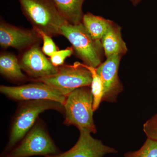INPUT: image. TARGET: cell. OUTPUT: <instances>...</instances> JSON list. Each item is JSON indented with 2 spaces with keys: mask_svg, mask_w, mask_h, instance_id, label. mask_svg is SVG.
Wrapping results in <instances>:
<instances>
[{
  "mask_svg": "<svg viewBox=\"0 0 157 157\" xmlns=\"http://www.w3.org/2000/svg\"><path fill=\"white\" fill-rule=\"evenodd\" d=\"M79 131V138L72 148L65 152L45 157H103L108 154L117 152L115 148L104 145L101 140L92 137L91 132L86 129Z\"/></svg>",
  "mask_w": 157,
  "mask_h": 157,
  "instance_id": "10",
  "label": "cell"
},
{
  "mask_svg": "<svg viewBox=\"0 0 157 157\" xmlns=\"http://www.w3.org/2000/svg\"><path fill=\"white\" fill-rule=\"evenodd\" d=\"M0 92L9 99L15 101L51 100L64 105L67 97L50 86L40 82L19 86H0Z\"/></svg>",
  "mask_w": 157,
  "mask_h": 157,
  "instance_id": "7",
  "label": "cell"
},
{
  "mask_svg": "<svg viewBox=\"0 0 157 157\" xmlns=\"http://www.w3.org/2000/svg\"><path fill=\"white\" fill-rule=\"evenodd\" d=\"M18 1L34 30L42 31L51 37L61 35L62 26L67 22L51 0Z\"/></svg>",
  "mask_w": 157,
  "mask_h": 157,
  "instance_id": "2",
  "label": "cell"
},
{
  "mask_svg": "<svg viewBox=\"0 0 157 157\" xmlns=\"http://www.w3.org/2000/svg\"><path fill=\"white\" fill-rule=\"evenodd\" d=\"M66 125L85 129L91 133L97 132L93 119V97L89 86L74 90L67 97L64 104Z\"/></svg>",
  "mask_w": 157,
  "mask_h": 157,
  "instance_id": "3",
  "label": "cell"
},
{
  "mask_svg": "<svg viewBox=\"0 0 157 157\" xmlns=\"http://www.w3.org/2000/svg\"><path fill=\"white\" fill-rule=\"evenodd\" d=\"M74 52L72 47H68L65 49L57 50L52 53L50 57L51 63L54 67H61L64 63L65 59L72 55Z\"/></svg>",
  "mask_w": 157,
  "mask_h": 157,
  "instance_id": "18",
  "label": "cell"
},
{
  "mask_svg": "<svg viewBox=\"0 0 157 157\" xmlns=\"http://www.w3.org/2000/svg\"><path fill=\"white\" fill-rule=\"evenodd\" d=\"M67 22L72 25L81 23L82 5L85 0H51Z\"/></svg>",
  "mask_w": 157,
  "mask_h": 157,
  "instance_id": "13",
  "label": "cell"
},
{
  "mask_svg": "<svg viewBox=\"0 0 157 157\" xmlns=\"http://www.w3.org/2000/svg\"><path fill=\"white\" fill-rule=\"evenodd\" d=\"M49 109L64 112V105L51 100L20 102L11 122L9 141L1 157L5 155L19 143L33 127L40 113Z\"/></svg>",
  "mask_w": 157,
  "mask_h": 157,
  "instance_id": "1",
  "label": "cell"
},
{
  "mask_svg": "<svg viewBox=\"0 0 157 157\" xmlns=\"http://www.w3.org/2000/svg\"><path fill=\"white\" fill-rule=\"evenodd\" d=\"M124 157H157V141L147 138L138 150L128 152Z\"/></svg>",
  "mask_w": 157,
  "mask_h": 157,
  "instance_id": "17",
  "label": "cell"
},
{
  "mask_svg": "<svg viewBox=\"0 0 157 157\" xmlns=\"http://www.w3.org/2000/svg\"><path fill=\"white\" fill-rule=\"evenodd\" d=\"M82 65L90 71L92 77L91 90L93 97V110L94 112L96 111L102 102L104 95V87L103 82L100 76L98 75L96 70V68L90 67L82 64Z\"/></svg>",
  "mask_w": 157,
  "mask_h": 157,
  "instance_id": "16",
  "label": "cell"
},
{
  "mask_svg": "<svg viewBox=\"0 0 157 157\" xmlns=\"http://www.w3.org/2000/svg\"><path fill=\"white\" fill-rule=\"evenodd\" d=\"M19 61L13 54L3 52L0 56V73L6 78L14 82H22L27 76L23 73Z\"/></svg>",
  "mask_w": 157,
  "mask_h": 157,
  "instance_id": "14",
  "label": "cell"
},
{
  "mask_svg": "<svg viewBox=\"0 0 157 157\" xmlns=\"http://www.w3.org/2000/svg\"><path fill=\"white\" fill-rule=\"evenodd\" d=\"M61 152L50 137L44 123L38 118L22 140L7 154L1 157H45Z\"/></svg>",
  "mask_w": 157,
  "mask_h": 157,
  "instance_id": "5",
  "label": "cell"
},
{
  "mask_svg": "<svg viewBox=\"0 0 157 157\" xmlns=\"http://www.w3.org/2000/svg\"><path fill=\"white\" fill-rule=\"evenodd\" d=\"M39 34L43 40V44L42 47V51L45 55L50 57L51 56L57 51L55 43L52 39L51 36L45 34L41 31H35Z\"/></svg>",
  "mask_w": 157,
  "mask_h": 157,
  "instance_id": "19",
  "label": "cell"
},
{
  "mask_svg": "<svg viewBox=\"0 0 157 157\" xmlns=\"http://www.w3.org/2000/svg\"><path fill=\"white\" fill-rule=\"evenodd\" d=\"M40 36L34 30L24 29L1 21L0 45L3 48L9 47L22 50L37 44Z\"/></svg>",
  "mask_w": 157,
  "mask_h": 157,
  "instance_id": "11",
  "label": "cell"
},
{
  "mask_svg": "<svg viewBox=\"0 0 157 157\" xmlns=\"http://www.w3.org/2000/svg\"><path fill=\"white\" fill-rule=\"evenodd\" d=\"M121 30L119 25L112 21L102 38L101 43L106 58L114 55L123 56L128 51Z\"/></svg>",
  "mask_w": 157,
  "mask_h": 157,
  "instance_id": "12",
  "label": "cell"
},
{
  "mask_svg": "<svg viewBox=\"0 0 157 157\" xmlns=\"http://www.w3.org/2000/svg\"><path fill=\"white\" fill-rule=\"evenodd\" d=\"M122 56L114 55L107 58L96 68L104 87L102 101L113 103L123 89L118 76V70Z\"/></svg>",
  "mask_w": 157,
  "mask_h": 157,
  "instance_id": "9",
  "label": "cell"
},
{
  "mask_svg": "<svg viewBox=\"0 0 157 157\" xmlns=\"http://www.w3.org/2000/svg\"><path fill=\"white\" fill-rule=\"evenodd\" d=\"M19 63L21 70L33 80L55 74L59 69L52 64L37 44L27 48Z\"/></svg>",
  "mask_w": 157,
  "mask_h": 157,
  "instance_id": "8",
  "label": "cell"
},
{
  "mask_svg": "<svg viewBox=\"0 0 157 157\" xmlns=\"http://www.w3.org/2000/svg\"><path fill=\"white\" fill-rule=\"evenodd\" d=\"M33 80L48 85L67 97L77 89L90 86L92 77L88 69L76 62L73 66L59 67L57 73L53 75Z\"/></svg>",
  "mask_w": 157,
  "mask_h": 157,
  "instance_id": "6",
  "label": "cell"
},
{
  "mask_svg": "<svg viewBox=\"0 0 157 157\" xmlns=\"http://www.w3.org/2000/svg\"><path fill=\"white\" fill-rule=\"evenodd\" d=\"M143 130L147 138L157 141V114L144 124Z\"/></svg>",
  "mask_w": 157,
  "mask_h": 157,
  "instance_id": "20",
  "label": "cell"
},
{
  "mask_svg": "<svg viewBox=\"0 0 157 157\" xmlns=\"http://www.w3.org/2000/svg\"><path fill=\"white\" fill-rule=\"evenodd\" d=\"M134 6H136L139 4L142 0H129Z\"/></svg>",
  "mask_w": 157,
  "mask_h": 157,
  "instance_id": "21",
  "label": "cell"
},
{
  "mask_svg": "<svg viewBox=\"0 0 157 157\" xmlns=\"http://www.w3.org/2000/svg\"><path fill=\"white\" fill-rule=\"evenodd\" d=\"M61 35L68 39L74 52L85 64L97 68L102 63L104 50L101 41L93 39L82 23L77 25L66 23L61 29Z\"/></svg>",
  "mask_w": 157,
  "mask_h": 157,
  "instance_id": "4",
  "label": "cell"
},
{
  "mask_svg": "<svg viewBox=\"0 0 157 157\" xmlns=\"http://www.w3.org/2000/svg\"><path fill=\"white\" fill-rule=\"evenodd\" d=\"M112 21L88 12L83 15L82 23L93 39L101 41Z\"/></svg>",
  "mask_w": 157,
  "mask_h": 157,
  "instance_id": "15",
  "label": "cell"
}]
</instances>
